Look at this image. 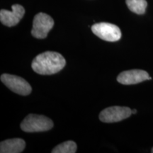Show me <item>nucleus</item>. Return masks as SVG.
<instances>
[{
	"label": "nucleus",
	"mask_w": 153,
	"mask_h": 153,
	"mask_svg": "<svg viewBox=\"0 0 153 153\" xmlns=\"http://www.w3.org/2000/svg\"><path fill=\"white\" fill-rule=\"evenodd\" d=\"M126 4L128 9L137 14H143L146 10V0H126Z\"/></svg>",
	"instance_id": "obj_10"
},
{
	"label": "nucleus",
	"mask_w": 153,
	"mask_h": 153,
	"mask_svg": "<svg viewBox=\"0 0 153 153\" xmlns=\"http://www.w3.org/2000/svg\"><path fill=\"white\" fill-rule=\"evenodd\" d=\"M1 81L10 90L19 95L26 96L32 91V88L28 82L21 76L3 74L1 75Z\"/></svg>",
	"instance_id": "obj_4"
},
{
	"label": "nucleus",
	"mask_w": 153,
	"mask_h": 153,
	"mask_svg": "<svg viewBox=\"0 0 153 153\" xmlns=\"http://www.w3.org/2000/svg\"><path fill=\"white\" fill-rule=\"evenodd\" d=\"M152 153H153V148H152Z\"/></svg>",
	"instance_id": "obj_13"
},
{
	"label": "nucleus",
	"mask_w": 153,
	"mask_h": 153,
	"mask_svg": "<svg viewBox=\"0 0 153 153\" xmlns=\"http://www.w3.org/2000/svg\"><path fill=\"white\" fill-rule=\"evenodd\" d=\"M152 79L148 72L142 70H131L122 72L117 77V81L122 85H131L140 83Z\"/></svg>",
	"instance_id": "obj_7"
},
{
	"label": "nucleus",
	"mask_w": 153,
	"mask_h": 153,
	"mask_svg": "<svg viewBox=\"0 0 153 153\" xmlns=\"http://www.w3.org/2000/svg\"><path fill=\"white\" fill-rule=\"evenodd\" d=\"M25 14V9L22 5L12 6V11L1 9L0 11V21L5 26L11 27L19 24Z\"/></svg>",
	"instance_id": "obj_8"
},
{
	"label": "nucleus",
	"mask_w": 153,
	"mask_h": 153,
	"mask_svg": "<svg viewBox=\"0 0 153 153\" xmlns=\"http://www.w3.org/2000/svg\"><path fill=\"white\" fill-rule=\"evenodd\" d=\"M66 65V60L60 53L52 51L41 53L33 59V71L42 75H51L60 72Z\"/></svg>",
	"instance_id": "obj_1"
},
{
	"label": "nucleus",
	"mask_w": 153,
	"mask_h": 153,
	"mask_svg": "<svg viewBox=\"0 0 153 153\" xmlns=\"http://www.w3.org/2000/svg\"><path fill=\"white\" fill-rule=\"evenodd\" d=\"M93 33L99 38L108 42L118 41L121 37V31L116 25L110 23H99L91 26Z\"/></svg>",
	"instance_id": "obj_5"
},
{
	"label": "nucleus",
	"mask_w": 153,
	"mask_h": 153,
	"mask_svg": "<svg viewBox=\"0 0 153 153\" xmlns=\"http://www.w3.org/2000/svg\"><path fill=\"white\" fill-rule=\"evenodd\" d=\"M25 148H26V143L23 139H8L0 143V152L20 153L24 151Z\"/></svg>",
	"instance_id": "obj_9"
},
{
	"label": "nucleus",
	"mask_w": 153,
	"mask_h": 153,
	"mask_svg": "<svg viewBox=\"0 0 153 153\" xmlns=\"http://www.w3.org/2000/svg\"><path fill=\"white\" fill-rule=\"evenodd\" d=\"M137 113V110H135V109H134V110H132V114H136Z\"/></svg>",
	"instance_id": "obj_12"
},
{
	"label": "nucleus",
	"mask_w": 153,
	"mask_h": 153,
	"mask_svg": "<svg viewBox=\"0 0 153 153\" xmlns=\"http://www.w3.org/2000/svg\"><path fill=\"white\" fill-rule=\"evenodd\" d=\"M54 26V21L49 15L45 13H38L33 22L31 34L34 38L43 39L47 37L49 31Z\"/></svg>",
	"instance_id": "obj_3"
},
{
	"label": "nucleus",
	"mask_w": 153,
	"mask_h": 153,
	"mask_svg": "<svg viewBox=\"0 0 153 153\" xmlns=\"http://www.w3.org/2000/svg\"><path fill=\"white\" fill-rule=\"evenodd\" d=\"M132 110L128 107L114 106L104 109L99 114V119L104 123H111L121 121L129 118Z\"/></svg>",
	"instance_id": "obj_6"
},
{
	"label": "nucleus",
	"mask_w": 153,
	"mask_h": 153,
	"mask_svg": "<svg viewBox=\"0 0 153 153\" xmlns=\"http://www.w3.org/2000/svg\"><path fill=\"white\" fill-rule=\"evenodd\" d=\"M77 146L74 141H66L57 145L53 149L52 153H74L76 152Z\"/></svg>",
	"instance_id": "obj_11"
},
{
	"label": "nucleus",
	"mask_w": 153,
	"mask_h": 153,
	"mask_svg": "<svg viewBox=\"0 0 153 153\" xmlns=\"http://www.w3.org/2000/svg\"><path fill=\"white\" fill-rule=\"evenodd\" d=\"M53 127L52 120L43 115L38 114L28 115L21 123V128L26 133L48 131Z\"/></svg>",
	"instance_id": "obj_2"
}]
</instances>
